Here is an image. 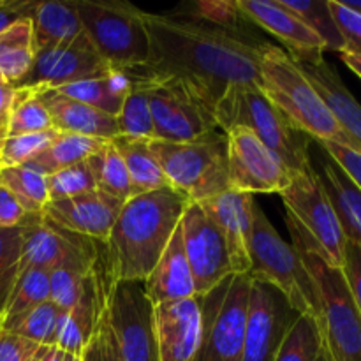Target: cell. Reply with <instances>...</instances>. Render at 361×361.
<instances>
[{
  "label": "cell",
  "mask_w": 361,
  "mask_h": 361,
  "mask_svg": "<svg viewBox=\"0 0 361 361\" xmlns=\"http://www.w3.org/2000/svg\"><path fill=\"white\" fill-rule=\"evenodd\" d=\"M150 56L143 73L178 80L212 109L235 85H259L263 44L243 41L219 28L169 14L145 11Z\"/></svg>",
  "instance_id": "obj_1"
},
{
  "label": "cell",
  "mask_w": 361,
  "mask_h": 361,
  "mask_svg": "<svg viewBox=\"0 0 361 361\" xmlns=\"http://www.w3.org/2000/svg\"><path fill=\"white\" fill-rule=\"evenodd\" d=\"M187 203L171 187L123 203L104 242V274L109 284L145 282L175 235Z\"/></svg>",
  "instance_id": "obj_2"
},
{
  "label": "cell",
  "mask_w": 361,
  "mask_h": 361,
  "mask_svg": "<svg viewBox=\"0 0 361 361\" xmlns=\"http://www.w3.org/2000/svg\"><path fill=\"white\" fill-rule=\"evenodd\" d=\"M257 87L300 133L317 143L330 141L353 147L298 62L284 48L264 44Z\"/></svg>",
  "instance_id": "obj_3"
},
{
  "label": "cell",
  "mask_w": 361,
  "mask_h": 361,
  "mask_svg": "<svg viewBox=\"0 0 361 361\" xmlns=\"http://www.w3.org/2000/svg\"><path fill=\"white\" fill-rule=\"evenodd\" d=\"M214 115L222 133L233 127L249 129L296 175L312 169L309 136L295 129L257 85H235L229 88L215 104Z\"/></svg>",
  "instance_id": "obj_4"
},
{
  "label": "cell",
  "mask_w": 361,
  "mask_h": 361,
  "mask_svg": "<svg viewBox=\"0 0 361 361\" xmlns=\"http://www.w3.org/2000/svg\"><path fill=\"white\" fill-rule=\"evenodd\" d=\"M291 245L302 256L316 284L319 324L335 361H361V314L349 293L342 271L328 264L310 245L305 233L286 217Z\"/></svg>",
  "instance_id": "obj_5"
},
{
  "label": "cell",
  "mask_w": 361,
  "mask_h": 361,
  "mask_svg": "<svg viewBox=\"0 0 361 361\" xmlns=\"http://www.w3.org/2000/svg\"><path fill=\"white\" fill-rule=\"evenodd\" d=\"M85 35L106 66L120 73L141 71L150 56L145 11L111 0H71Z\"/></svg>",
  "instance_id": "obj_6"
},
{
  "label": "cell",
  "mask_w": 361,
  "mask_h": 361,
  "mask_svg": "<svg viewBox=\"0 0 361 361\" xmlns=\"http://www.w3.org/2000/svg\"><path fill=\"white\" fill-rule=\"evenodd\" d=\"M249 259L252 281L279 289L300 316L319 319V300L312 275L298 250L279 235L257 203L252 210Z\"/></svg>",
  "instance_id": "obj_7"
},
{
  "label": "cell",
  "mask_w": 361,
  "mask_h": 361,
  "mask_svg": "<svg viewBox=\"0 0 361 361\" xmlns=\"http://www.w3.org/2000/svg\"><path fill=\"white\" fill-rule=\"evenodd\" d=\"M150 147L169 187L189 203H204L231 189L228 137L224 133L215 130L201 140L185 143L152 141Z\"/></svg>",
  "instance_id": "obj_8"
},
{
  "label": "cell",
  "mask_w": 361,
  "mask_h": 361,
  "mask_svg": "<svg viewBox=\"0 0 361 361\" xmlns=\"http://www.w3.org/2000/svg\"><path fill=\"white\" fill-rule=\"evenodd\" d=\"M249 274H233L207 295L201 307V338L194 361H240L249 316Z\"/></svg>",
  "instance_id": "obj_9"
},
{
  "label": "cell",
  "mask_w": 361,
  "mask_h": 361,
  "mask_svg": "<svg viewBox=\"0 0 361 361\" xmlns=\"http://www.w3.org/2000/svg\"><path fill=\"white\" fill-rule=\"evenodd\" d=\"M281 197L286 217L305 233L310 245L328 264L341 270L348 240L316 169L296 175Z\"/></svg>",
  "instance_id": "obj_10"
},
{
  "label": "cell",
  "mask_w": 361,
  "mask_h": 361,
  "mask_svg": "<svg viewBox=\"0 0 361 361\" xmlns=\"http://www.w3.org/2000/svg\"><path fill=\"white\" fill-rule=\"evenodd\" d=\"M147 78L150 80L154 141L185 143V141L201 140L219 130L214 109L192 88L178 80Z\"/></svg>",
  "instance_id": "obj_11"
},
{
  "label": "cell",
  "mask_w": 361,
  "mask_h": 361,
  "mask_svg": "<svg viewBox=\"0 0 361 361\" xmlns=\"http://www.w3.org/2000/svg\"><path fill=\"white\" fill-rule=\"evenodd\" d=\"M109 324L126 361H159L154 331V305L143 282H116L106 298Z\"/></svg>",
  "instance_id": "obj_12"
},
{
  "label": "cell",
  "mask_w": 361,
  "mask_h": 361,
  "mask_svg": "<svg viewBox=\"0 0 361 361\" xmlns=\"http://www.w3.org/2000/svg\"><path fill=\"white\" fill-rule=\"evenodd\" d=\"M224 134L228 137L229 187L233 190L281 194L291 185L296 173L268 150L249 129L233 127Z\"/></svg>",
  "instance_id": "obj_13"
},
{
  "label": "cell",
  "mask_w": 361,
  "mask_h": 361,
  "mask_svg": "<svg viewBox=\"0 0 361 361\" xmlns=\"http://www.w3.org/2000/svg\"><path fill=\"white\" fill-rule=\"evenodd\" d=\"M300 314L274 286L252 281L240 361H275Z\"/></svg>",
  "instance_id": "obj_14"
},
{
  "label": "cell",
  "mask_w": 361,
  "mask_h": 361,
  "mask_svg": "<svg viewBox=\"0 0 361 361\" xmlns=\"http://www.w3.org/2000/svg\"><path fill=\"white\" fill-rule=\"evenodd\" d=\"M180 228L196 296H203L233 275L226 240L200 203H187Z\"/></svg>",
  "instance_id": "obj_15"
},
{
  "label": "cell",
  "mask_w": 361,
  "mask_h": 361,
  "mask_svg": "<svg viewBox=\"0 0 361 361\" xmlns=\"http://www.w3.org/2000/svg\"><path fill=\"white\" fill-rule=\"evenodd\" d=\"M108 71L111 69L83 34L71 42L37 49L32 69L14 87L55 90L76 81L102 76Z\"/></svg>",
  "instance_id": "obj_16"
},
{
  "label": "cell",
  "mask_w": 361,
  "mask_h": 361,
  "mask_svg": "<svg viewBox=\"0 0 361 361\" xmlns=\"http://www.w3.org/2000/svg\"><path fill=\"white\" fill-rule=\"evenodd\" d=\"M122 207L123 201L92 190L76 197L49 201L42 210V219L63 231L104 243Z\"/></svg>",
  "instance_id": "obj_17"
},
{
  "label": "cell",
  "mask_w": 361,
  "mask_h": 361,
  "mask_svg": "<svg viewBox=\"0 0 361 361\" xmlns=\"http://www.w3.org/2000/svg\"><path fill=\"white\" fill-rule=\"evenodd\" d=\"M240 9L261 30L277 37L296 62L323 60V41L281 0H238Z\"/></svg>",
  "instance_id": "obj_18"
},
{
  "label": "cell",
  "mask_w": 361,
  "mask_h": 361,
  "mask_svg": "<svg viewBox=\"0 0 361 361\" xmlns=\"http://www.w3.org/2000/svg\"><path fill=\"white\" fill-rule=\"evenodd\" d=\"M154 331L159 361H194L201 338L197 296L154 305Z\"/></svg>",
  "instance_id": "obj_19"
},
{
  "label": "cell",
  "mask_w": 361,
  "mask_h": 361,
  "mask_svg": "<svg viewBox=\"0 0 361 361\" xmlns=\"http://www.w3.org/2000/svg\"><path fill=\"white\" fill-rule=\"evenodd\" d=\"M200 204L214 219L224 236L233 274H249V240L256 204L254 194L229 189Z\"/></svg>",
  "instance_id": "obj_20"
},
{
  "label": "cell",
  "mask_w": 361,
  "mask_h": 361,
  "mask_svg": "<svg viewBox=\"0 0 361 361\" xmlns=\"http://www.w3.org/2000/svg\"><path fill=\"white\" fill-rule=\"evenodd\" d=\"M109 286L113 284H109V281L106 279L104 268L102 271L99 270L97 261H95L92 271L83 281L78 302L63 312L55 348L62 349L63 353L81 356L94 335L99 319H101Z\"/></svg>",
  "instance_id": "obj_21"
},
{
  "label": "cell",
  "mask_w": 361,
  "mask_h": 361,
  "mask_svg": "<svg viewBox=\"0 0 361 361\" xmlns=\"http://www.w3.org/2000/svg\"><path fill=\"white\" fill-rule=\"evenodd\" d=\"M92 242L94 240L63 231L41 219L23 228L20 271L25 268H41L51 271L69 257L95 252L90 245Z\"/></svg>",
  "instance_id": "obj_22"
},
{
  "label": "cell",
  "mask_w": 361,
  "mask_h": 361,
  "mask_svg": "<svg viewBox=\"0 0 361 361\" xmlns=\"http://www.w3.org/2000/svg\"><path fill=\"white\" fill-rule=\"evenodd\" d=\"M32 90L37 92L39 99L51 116L53 129L59 133L80 134V136L97 137L104 141H111L120 136L115 116L60 95L55 90H44V88H32Z\"/></svg>",
  "instance_id": "obj_23"
},
{
  "label": "cell",
  "mask_w": 361,
  "mask_h": 361,
  "mask_svg": "<svg viewBox=\"0 0 361 361\" xmlns=\"http://www.w3.org/2000/svg\"><path fill=\"white\" fill-rule=\"evenodd\" d=\"M298 66L314 85L341 129L348 134L353 147L361 152V104L348 90L335 67L324 59L319 62H298Z\"/></svg>",
  "instance_id": "obj_24"
},
{
  "label": "cell",
  "mask_w": 361,
  "mask_h": 361,
  "mask_svg": "<svg viewBox=\"0 0 361 361\" xmlns=\"http://www.w3.org/2000/svg\"><path fill=\"white\" fill-rule=\"evenodd\" d=\"M143 288L152 305L196 296L192 271H190L185 249H183V236L180 224L175 235L169 240L166 250L162 252L161 259L157 261L150 275L145 279Z\"/></svg>",
  "instance_id": "obj_25"
},
{
  "label": "cell",
  "mask_w": 361,
  "mask_h": 361,
  "mask_svg": "<svg viewBox=\"0 0 361 361\" xmlns=\"http://www.w3.org/2000/svg\"><path fill=\"white\" fill-rule=\"evenodd\" d=\"M317 176L337 214L345 240L361 242V190L328 155Z\"/></svg>",
  "instance_id": "obj_26"
},
{
  "label": "cell",
  "mask_w": 361,
  "mask_h": 361,
  "mask_svg": "<svg viewBox=\"0 0 361 361\" xmlns=\"http://www.w3.org/2000/svg\"><path fill=\"white\" fill-rule=\"evenodd\" d=\"M130 87H133V73L108 71L102 76L55 88V92L116 118L129 95Z\"/></svg>",
  "instance_id": "obj_27"
},
{
  "label": "cell",
  "mask_w": 361,
  "mask_h": 361,
  "mask_svg": "<svg viewBox=\"0 0 361 361\" xmlns=\"http://www.w3.org/2000/svg\"><path fill=\"white\" fill-rule=\"evenodd\" d=\"M111 143L115 145L127 168V175L130 180V197L169 187L168 178L162 173L161 166L152 152L150 140L116 136L115 140H111Z\"/></svg>",
  "instance_id": "obj_28"
},
{
  "label": "cell",
  "mask_w": 361,
  "mask_h": 361,
  "mask_svg": "<svg viewBox=\"0 0 361 361\" xmlns=\"http://www.w3.org/2000/svg\"><path fill=\"white\" fill-rule=\"evenodd\" d=\"M30 20L37 49L71 42L85 34L76 9L71 2H60V0L35 2Z\"/></svg>",
  "instance_id": "obj_29"
},
{
  "label": "cell",
  "mask_w": 361,
  "mask_h": 361,
  "mask_svg": "<svg viewBox=\"0 0 361 361\" xmlns=\"http://www.w3.org/2000/svg\"><path fill=\"white\" fill-rule=\"evenodd\" d=\"M37 46L30 18H21L0 34V80L14 87L20 83L35 60Z\"/></svg>",
  "instance_id": "obj_30"
},
{
  "label": "cell",
  "mask_w": 361,
  "mask_h": 361,
  "mask_svg": "<svg viewBox=\"0 0 361 361\" xmlns=\"http://www.w3.org/2000/svg\"><path fill=\"white\" fill-rule=\"evenodd\" d=\"M104 143V140H97V137L59 133V136L53 140V143L44 152H41L34 161L25 166L48 176L60 171V169H66L69 166L78 164V162L87 161L95 152L101 150Z\"/></svg>",
  "instance_id": "obj_31"
},
{
  "label": "cell",
  "mask_w": 361,
  "mask_h": 361,
  "mask_svg": "<svg viewBox=\"0 0 361 361\" xmlns=\"http://www.w3.org/2000/svg\"><path fill=\"white\" fill-rule=\"evenodd\" d=\"M187 14L192 16L196 23L219 28V30L228 32L243 41L263 44L261 41H256L252 28H249L256 27V25L240 9L238 0H201V2L190 4Z\"/></svg>",
  "instance_id": "obj_32"
},
{
  "label": "cell",
  "mask_w": 361,
  "mask_h": 361,
  "mask_svg": "<svg viewBox=\"0 0 361 361\" xmlns=\"http://www.w3.org/2000/svg\"><path fill=\"white\" fill-rule=\"evenodd\" d=\"M275 361H335L321 330L319 319L298 316Z\"/></svg>",
  "instance_id": "obj_33"
},
{
  "label": "cell",
  "mask_w": 361,
  "mask_h": 361,
  "mask_svg": "<svg viewBox=\"0 0 361 361\" xmlns=\"http://www.w3.org/2000/svg\"><path fill=\"white\" fill-rule=\"evenodd\" d=\"M120 136L155 140L150 111V80L141 73H133V87L116 116Z\"/></svg>",
  "instance_id": "obj_34"
},
{
  "label": "cell",
  "mask_w": 361,
  "mask_h": 361,
  "mask_svg": "<svg viewBox=\"0 0 361 361\" xmlns=\"http://www.w3.org/2000/svg\"><path fill=\"white\" fill-rule=\"evenodd\" d=\"M97 261V254H81L62 261L49 271V302L60 310H69L78 302L83 281Z\"/></svg>",
  "instance_id": "obj_35"
},
{
  "label": "cell",
  "mask_w": 361,
  "mask_h": 361,
  "mask_svg": "<svg viewBox=\"0 0 361 361\" xmlns=\"http://www.w3.org/2000/svg\"><path fill=\"white\" fill-rule=\"evenodd\" d=\"M87 162L94 176L95 189L123 203L130 200V180L127 168L111 141H106L104 147L88 157Z\"/></svg>",
  "instance_id": "obj_36"
},
{
  "label": "cell",
  "mask_w": 361,
  "mask_h": 361,
  "mask_svg": "<svg viewBox=\"0 0 361 361\" xmlns=\"http://www.w3.org/2000/svg\"><path fill=\"white\" fill-rule=\"evenodd\" d=\"M0 185L16 197L27 214L42 217V210L49 203L44 175L27 166H11L0 169Z\"/></svg>",
  "instance_id": "obj_37"
},
{
  "label": "cell",
  "mask_w": 361,
  "mask_h": 361,
  "mask_svg": "<svg viewBox=\"0 0 361 361\" xmlns=\"http://www.w3.org/2000/svg\"><path fill=\"white\" fill-rule=\"evenodd\" d=\"M49 300V271L41 268H25L20 271L4 310L0 326L13 323L18 317Z\"/></svg>",
  "instance_id": "obj_38"
},
{
  "label": "cell",
  "mask_w": 361,
  "mask_h": 361,
  "mask_svg": "<svg viewBox=\"0 0 361 361\" xmlns=\"http://www.w3.org/2000/svg\"><path fill=\"white\" fill-rule=\"evenodd\" d=\"M63 312L66 310H60L55 303L48 300L35 309L28 310L27 314L18 317L13 323L0 328L13 331V334L28 338L39 345L53 348V345H56Z\"/></svg>",
  "instance_id": "obj_39"
},
{
  "label": "cell",
  "mask_w": 361,
  "mask_h": 361,
  "mask_svg": "<svg viewBox=\"0 0 361 361\" xmlns=\"http://www.w3.org/2000/svg\"><path fill=\"white\" fill-rule=\"evenodd\" d=\"M289 11L302 18L303 23L323 41L326 51H345L344 39L338 32L328 0H281Z\"/></svg>",
  "instance_id": "obj_40"
},
{
  "label": "cell",
  "mask_w": 361,
  "mask_h": 361,
  "mask_svg": "<svg viewBox=\"0 0 361 361\" xmlns=\"http://www.w3.org/2000/svg\"><path fill=\"white\" fill-rule=\"evenodd\" d=\"M51 129V116L39 99L37 92L32 88H16V99L9 122V136L44 133Z\"/></svg>",
  "instance_id": "obj_41"
},
{
  "label": "cell",
  "mask_w": 361,
  "mask_h": 361,
  "mask_svg": "<svg viewBox=\"0 0 361 361\" xmlns=\"http://www.w3.org/2000/svg\"><path fill=\"white\" fill-rule=\"evenodd\" d=\"M23 228H0V321L20 275Z\"/></svg>",
  "instance_id": "obj_42"
},
{
  "label": "cell",
  "mask_w": 361,
  "mask_h": 361,
  "mask_svg": "<svg viewBox=\"0 0 361 361\" xmlns=\"http://www.w3.org/2000/svg\"><path fill=\"white\" fill-rule=\"evenodd\" d=\"M59 136V130H44L35 134H20V136H7L0 145V161L2 168L11 166H25L34 161L41 152H44L53 140Z\"/></svg>",
  "instance_id": "obj_43"
},
{
  "label": "cell",
  "mask_w": 361,
  "mask_h": 361,
  "mask_svg": "<svg viewBox=\"0 0 361 361\" xmlns=\"http://www.w3.org/2000/svg\"><path fill=\"white\" fill-rule=\"evenodd\" d=\"M46 185H48L49 201L67 200V197H76L81 194L92 192V190H97L87 161L78 162V164L48 175L46 176Z\"/></svg>",
  "instance_id": "obj_44"
},
{
  "label": "cell",
  "mask_w": 361,
  "mask_h": 361,
  "mask_svg": "<svg viewBox=\"0 0 361 361\" xmlns=\"http://www.w3.org/2000/svg\"><path fill=\"white\" fill-rule=\"evenodd\" d=\"M81 361H126L122 356V351H120L115 334H113L111 324H109L106 305L90 342H88L87 348L81 353Z\"/></svg>",
  "instance_id": "obj_45"
},
{
  "label": "cell",
  "mask_w": 361,
  "mask_h": 361,
  "mask_svg": "<svg viewBox=\"0 0 361 361\" xmlns=\"http://www.w3.org/2000/svg\"><path fill=\"white\" fill-rule=\"evenodd\" d=\"M338 32L344 39V53H361V13L342 0H328Z\"/></svg>",
  "instance_id": "obj_46"
},
{
  "label": "cell",
  "mask_w": 361,
  "mask_h": 361,
  "mask_svg": "<svg viewBox=\"0 0 361 361\" xmlns=\"http://www.w3.org/2000/svg\"><path fill=\"white\" fill-rule=\"evenodd\" d=\"M328 157L351 178V182L361 190V152L356 148L348 147V145L330 143V141H323L317 143Z\"/></svg>",
  "instance_id": "obj_47"
},
{
  "label": "cell",
  "mask_w": 361,
  "mask_h": 361,
  "mask_svg": "<svg viewBox=\"0 0 361 361\" xmlns=\"http://www.w3.org/2000/svg\"><path fill=\"white\" fill-rule=\"evenodd\" d=\"M341 271L361 314V242H345Z\"/></svg>",
  "instance_id": "obj_48"
},
{
  "label": "cell",
  "mask_w": 361,
  "mask_h": 361,
  "mask_svg": "<svg viewBox=\"0 0 361 361\" xmlns=\"http://www.w3.org/2000/svg\"><path fill=\"white\" fill-rule=\"evenodd\" d=\"M42 345L0 328V361H32Z\"/></svg>",
  "instance_id": "obj_49"
},
{
  "label": "cell",
  "mask_w": 361,
  "mask_h": 361,
  "mask_svg": "<svg viewBox=\"0 0 361 361\" xmlns=\"http://www.w3.org/2000/svg\"><path fill=\"white\" fill-rule=\"evenodd\" d=\"M41 219L27 214L16 197L6 187L0 185V228H27Z\"/></svg>",
  "instance_id": "obj_50"
},
{
  "label": "cell",
  "mask_w": 361,
  "mask_h": 361,
  "mask_svg": "<svg viewBox=\"0 0 361 361\" xmlns=\"http://www.w3.org/2000/svg\"><path fill=\"white\" fill-rule=\"evenodd\" d=\"M35 2L30 0H0V34L21 18H30Z\"/></svg>",
  "instance_id": "obj_51"
},
{
  "label": "cell",
  "mask_w": 361,
  "mask_h": 361,
  "mask_svg": "<svg viewBox=\"0 0 361 361\" xmlns=\"http://www.w3.org/2000/svg\"><path fill=\"white\" fill-rule=\"evenodd\" d=\"M14 99H16V87L0 80V145L9 136V122L11 115H13Z\"/></svg>",
  "instance_id": "obj_52"
},
{
  "label": "cell",
  "mask_w": 361,
  "mask_h": 361,
  "mask_svg": "<svg viewBox=\"0 0 361 361\" xmlns=\"http://www.w3.org/2000/svg\"><path fill=\"white\" fill-rule=\"evenodd\" d=\"M341 60L356 76L361 78V53H341Z\"/></svg>",
  "instance_id": "obj_53"
},
{
  "label": "cell",
  "mask_w": 361,
  "mask_h": 361,
  "mask_svg": "<svg viewBox=\"0 0 361 361\" xmlns=\"http://www.w3.org/2000/svg\"><path fill=\"white\" fill-rule=\"evenodd\" d=\"M63 355H66V353H63L62 349H59L53 345V348H46V353H44V356H42V361H63Z\"/></svg>",
  "instance_id": "obj_54"
},
{
  "label": "cell",
  "mask_w": 361,
  "mask_h": 361,
  "mask_svg": "<svg viewBox=\"0 0 361 361\" xmlns=\"http://www.w3.org/2000/svg\"><path fill=\"white\" fill-rule=\"evenodd\" d=\"M345 4H348L349 7H353V9L360 11L361 13V0H345Z\"/></svg>",
  "instance_id": "obj_55"
},
{
  "label": "cell",
  "mask_w": 361,
  "mask_h": 361,
  "mask_svg": "<svg viewBox=\"0 0 361 361\" xmlns=\"http://www.w3.org/2000/svg\"><path fill=\"white\" fill-rule=\"evenodd\" d=\"M63 361H81V356L71 355V353H66V355H63Z\"/></svg>",
  "instance_id": "obj_56"
},
{
  "label": "cell",
  "mask_w": 361,
  "mask_h": 361,
  "mask_svg": "<svg viewBox=\"0 0 361 361\" xmlns=\"http://www.w3.org/2000/svg\"><path fill=\"white\" fill-rule=\"evenodd\" d=\"M44 353H46V345H42L41 351L37 353V356H35V358L32 360V361H42V356H44Z\"/></svg>",
  "instance_id": "obj_57"
},
{
  "label": "cell",
  "mask_w": 361,
  "mask_h": 361,
  "mask_svg": "<svg viewBox=\"0 0 361 361\" xmlns=\"http://www.w3.org/2000/svg\"><path fill=\"white\" fill-rule=\"evenodd\" d=\"M0 169H2V161H0Z\"/></svg>",
  "instance_id": "obj_58"
}]
</instances>
